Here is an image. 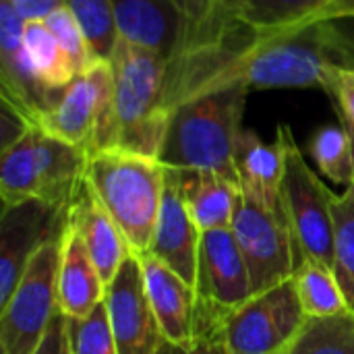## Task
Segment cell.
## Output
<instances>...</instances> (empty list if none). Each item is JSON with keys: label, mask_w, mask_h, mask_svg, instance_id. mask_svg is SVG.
<instances>
[{"label": "cell", "mask_w": 354, "mask_h": 354, "mask_svg": "<svg viewBox=\"0 0 354 354\" xmlns=\"http://www.w3.org/2000/svg\"><path fill=\"white\" fill-rule=\"evenodd\" d=\"M71 354H116L106 299L81 319L68 317Z\"/></svg>", "instance_id": "f546056e"}, {"label": "cell", "mask_w": 354, "mask_h": 354, "mask_svg": "<svg viewBox=\"0 0 354 354\" xmlns=\"http://www.w3.org/2000/svg\"><path fill=\"white\" fill-rule=\"evenodd\" d=\"M106 299V284L81 236L68 224L58 268V307L71 319L89 315Z\"/></svg>", "instance_id": "ffe728a7"}, {"label": "cell", "mask_w": 354, "mask_h": 354, "mask_svg": "<svg viewBox=\"0 0 354 354\" xmlns=\"http://www.w3.org/2000/svg\"><path fill=\"white\" fill-rule=\"evenodd\" d=\"M68 224L81 236L108 288V284L116 278L122 263L133 255V251L118 224L112 220L108 209L93 193L87 178L68 209Z\"/></svg>", "instance_id": "e0dca14e"}, {"label": "cell", "mask_w": 354, "mask_h": 354, "mask_svg": "<svg viewBox=\"0 0 354 354\" xmlns=\"http://www.w3.org/2000/svg\"><path fill=\"white\" fill-rule=\"evenodd\" d=\"M346 21L259 29L236 15L180 39L166 60L164 108L230 87L288 89L319 87L326 93L338 68L354 66V37Z\"/></svg>", "instance_id": "6da1fadb"}, {"label": "cell", "mask_w": 354, "mask_h": 354, "mask_svg": "<svg viewBox=\"0 0 354 354\" xmlns=\"http://www.w3.org/2000/svg\"><path fill=\"white\" fill-rule=\"evenodd\" d=\"M85 178L122 230L133 255L149 253L164 197L166 166L156 158L112 147L87 158Z\"/></svg>", "instance_id": "3957f363"}, {"label": "cell", "mask_w": 354, "mask_h": 354, "mask_svg": "<svg viewBox=\"0 0 354 354\" xmlns=\"http://www.w3.org/2000/svg\"><path fill=\"white\" fill-rule=\"evenodd\" d=\"M230 315L195 305L193 336L187 342L160 340L156 354H228L226 344V322Z\"/></svg>", "instance_id": "f1b7e54d"}, {"label": "cell", "mask_w": 354, "mask_h": 354, "mask_svg": "<svg viewBox=\"0 0 354 354\" xmlns=\"http://www.w3.org/2000/svg\"><path fill=\"white\" fill-rule=\"evenodd\" d=\"M174 170V168H172ZM183 199L201 232L230 228L241 197L236 183L216 172L176 170Z\"/></svg>", "instance_id": "44dd1931"}, {"label": "cell", "mask_w": 354, "mask_h": 354, "mask_svg": "<svg viewBox=\"0 0 354 354\" xmlns=\"http://www.w3.org/2000/svg\"><path fill=\"white\" fill-rule=\"evenodd\" d=\"M116 354H156L164 338L145 295L141 261L131 255L106 288Z\"/></svg>", "instance_id": "4fadbf2b"}, {"label": "cell", "mask_w": 354, "mask_h": 354, "mask_svg": "<svg viewBox=\"0 0 354 354\" xmlns=\"http://www.w3.org/2000/svg\"><path fill=\"white\" fill-rule=\"evenodd\" d=\"M307 315L292 278L255 295L226 322L228 354H284L303 330Z\"/></svg>", "instance_id": "30bf717a"}, {"label": "cell", "mask_w": 354, "mask_h": 354, "mask_svg": "<svg viewBox=\"0 0 354 354\" xmlns=\"http://www.w3.org/2000/svg\"><path fill=\"white\" fill-rule=\"evenodd\" d=\"M328 95L334 97L340 118H344L354 127V83L344 77V68L336 71Z\"/></svg>", "instance_id": "836d02e7"}, {"label": "cell", "mask_w": 354, "mask_h": 354, "mask_svg": "<svg viewBox=\"0 0 354 354\" xmlns=\"http://www.w3.org/2000/svg\"><path fill=\"white\" fill-rule=\"evenodd\" d=\"M230 228L247 263L253 297L292 278L297 255L284 214L270 212L241 193Z\"/></svg>", "instance_id": "9c48e42d"}, {"label": "cell", "mask_w": 354, "mask_h": 354, "mask_svg": "<svg viewBox=\"0 0 354 354\" xmlns=\"http://www.w3.org/2000/svg\"><path fill=\"white\" fill-rule=\"evenodd\" d=\"M326 2L336 4V6H340V8H344V10L351 15V19L354 21V0H326Z\"/></svg>", "instance_id": "d590c367"}, {"label": "cell", "mask_w": 354, "mask_h": 354, "mask_svg": "<svg viewBox=\"0 0 354 354\" xmlns=\"http://www.w3.org/2000/svg\"><path fill=\"white\" fill-rule=\"evenodd\" d=\"M33 354H71L68 342V317L58 311L52 319L41 344L33 351Z\"/></svg>", "instance_id": "d6a6232c"}, {"label": "cell", "mask_w": 354, "mask_h": 354, "mask_svg": "<svg viewBox=\"0 0 354 354\" xmlns=\"http://www.w3.org/2000/svg\"><path fill=\"white\" fill-rule=\"evenodd\" d=\"M122 39L143 46L162 58L178 48L185 21L168 0H110Z\"/></svg>", "instance_id": "d6986e66"}, {"label": "cell", "mask_w": 354, "mask_h": 354, "mask_svg": "<svg viewBox=\"0 0 354 354\" xmlns=\"http://www.w3.org/2000/svg\"><path fill=\"white\" fill-rule=\"evenodd\" d=\"M309 156L313 158L317 170L344 189L353 187L354 164L353 143L346 127L340 124H324L309 139Z\"/></svg>", "instance_id": "d4e9b609"}, {"label": "cell", "mask_w": 354, "mask_h": 354, "mask_svg": "<svg viewBox=\"0 0 354 354\" xmlns=\"http://www.w3.org/2000/svg\"><path fill=\"white\" fill-rule=\"evenodd\" d=\"M199 243L201 230L187 209L178 174L176 170L166 168L164 197L149 253L195 286Z\"/></svg>", "instance_id": "9a60e30c"}, {"label": "cell", "mask_w": 354, "mask_h": 354, "mask_svg": "<svg viewBox=\"0 0 354 354\" xmlns=\"http://www.w3.org/2000/svg\"><path fill=\"white\" fill-rule=\"evenodd\" d=\"M284 354H354V315L346 309L332 317H307Z\"/></svg>", "instance_id": "484cf974"}, {"label": "cell", "mask_w": 354, "mask_h": 354, "mask_svg": "<svg viewBox=\"0 0 354 354\" xmlns=\"http://www.w3.org/2000/svg\"><path fill=\"white\" fill-rule=\"evenodd\" d=\"M87 153L29 127L12 145L2 149L0 199L2 207L23 201H44L71 207L85 183Z\"/></svg>", "instance_id": "5b68a950"}, {"label": "cell", "mask_w": 354, "mask_h": 354, "mask_svg": "<svg viewBox=\"0 0 354 354\" xmlns=\"http://www.w3.org/2000/svg\"><path fill=\"white\" fill-rule=\"evenodd\" d=\"M195 292L197 305L226 315L253 299L249 270L232 228L201 232Z\"/></svg>", "instance_id": "7c38bea8"}, {"label": "cell", "mask_w": 354, "mask_h": 354, "mask_svg": "<svg viewBox=\"0 0 354 354\" xmlns=\"http://www.w3.org/2000/svg\"><path fill=\"white\" fill-rule=\"evenodd\" d=\"M141 261L143 284L147 301L160 324L164 338L172 342H187L193 336V319L197 292L195 286L180 278L166 263L151 253L137 255Z\"/></svg>", "instance_id": "ac0fdd59"}, {"label": "cell", "mask_w": 354, "mask_h": 354, "mask_svg": "<svg viewBox=\"0 0 354 354\" xmlns=\"http://www.w3.org/2000/svg\"><path fill=\"white\" fill-rule=\"evenodd\" d=\"M334 193L324 185L319 174L307 164L299 149L292 129H288L286 170L280 189V207L292 236L297 266L305 259H315L334 266Z\"/></svg>", "instance_id": "52a82bcc"}, {"label": "cell", "mask_w": 354, "mask_h": 354, "mask_svg": "<svg viewBox=\"0 0 354 354\" xmlns=\"http://www.w3.org/2000/svg\"><path fill=\"white\" fill-rule=\"evenodd\" d=\"M23 25L15 8L0 0V95L6 110L35 124L37 116L50 106L44 91L31 81L23 60Z\"/></svg>", "instance_id": "2e32d148"}, {"label": "cell", "mask_w": 354, "mask_h": 354, "mask_svg": "<svg viewBox=\"0 0 354 354\" xmlns=\"http://www.w3.org/2000/svg\"><path fill=\"white\" fill-rule=\"evenodd\" d=\"M44 21L50 27V31L54 33V37L58 39V44L62 46V50L66 52V56L71 58L77 75L91 71L95 64L102 62V58L95 56V52L91 50V46L83 33V29L79 27V23L75 21V17L68 12L66 6L56 8Z\"/></svg>", "instance_id": "4dcf8cb0"}, {"label": "cell", "mask_w": 354, "mask_h": 354, "mask_svg": "<svg viewBox=\"0 0 354 354\" xmlns=\"http://www.w3.org/2000/svg\"><path fill=\"white\" fill-rule=\"evenodd\" d=\"M292 284L307 317H332L348 309L334 270L322 261H301L292 274Z\"/></svg>", "instance_id": "cb8c5ba5"}, {"label": "cell", "mask_w": 354, "mask_h": 354, "mask_svg": "<svg viewBox=\"0 0 354 354\" xmlns=\"http://www.w3.org/2000/svg\"><path fill=\"white\" fill-rule=\"evenodd\" d=\"M87 156L112 149L116 141L114 79L108 60L77 75L37 116L35 124Z\"/></svg>", "instance_id": "8992f818"}, {"label": "cell", "mask_w": 354, "mask_h": 354, "mask_svg": "<svg viewBox=\"0 0 354 354\" xmlns=\"http://www.w3.org/2000/svg\"><path fill=\"white\" fill-rule=\"evenodd\" d=\"M68 209L44 201H23L2 207L0 220V307L10 299L33 255L64 234Z\"/></svg>", "instance_id": "8fae6325"}, {"label": "cell", "mask_w": 354, "mask_h": 354, "mask_svg": "<svg viewBox=\"0 0 354 354\" xmlns=\"http://www.w3.org/2000/svg\"><path fill=\"white\" fill-rule=\"evenodd\" d=\"M68 12L83 29L91 50L97 58L110 60L120 33L110 0H62Z\"/></svg>", "instance_id": "83f0119b"}, {"label": "cell", "mask_w": 354, "mask_h": 354, "mask_svg": "<svg viewBox=\"0 0 354 354\" xmlns=\"http://www.w3.org/2000/svg\"><path fill=\"white\" fill-rule=\"evenodd\" d=\"M340 122L346 127V131H348V135H351V143H353V164H354V127L351 122H346L344 118H340ZM353 187H354V178H353Z\"/></svg>", "instance_id": "8d00e7d4"}, {"label": "cell", "mask_w": 354, "mask_h": 354, "mask_svg": "<svg viewBox=\"0 0 354 354\" xmlns=\"http://www.w3.org/2000/svg\"><path fill=\"white\" fill-rule=\"evenodd\" d=\"M168 2L176 8V12L185 21L180 37L199 33L212 27L214 23L222 21L234 4V0H168Z\"/></svg>", "instance_id": "1f68e13d"}, {"label": "cell", "mask_w": 354, "mask_h": 354, "mask_svg": "<svg viewBox=\"0 0 354 354\" xmlns=\"http://www.w3.org/2000/svg\"><path fill=\"white\" fill-rule=\"evenodd\" d=\"M288 129V124H278L276 139L272 143L261 141L255 131L243 129L234 149V168L241 193L276 214H282L280 189L286 170Z\"/></svg>", "instance_id": "5bb4252c"}, {"label": "cell", "mask_w": 354, "mask_h": 354, "mask_svg": "<svg viewBox=\"0 0 354 354\" xmlns=\"http://www.w3.org/2000/svg\"><path fill=\"white\" fill-rule=\"evenodd\" d=\"M249 93L245 87H230L176 106L158 160L166 168L216 172L239 185L234 149L245 129Z\"/></svg>", "instance_id": "7a4b0ae2"}, {"label": "cell", "mask_w": 354, "mask_h": 354, "mask_svg": "<svg viewBox=\"0 0 354 354\" xmlns=\"http://www.w3.org/2000/svg\"><path fill=\"white\" fill-rule=\"evenodd\" d=\"M108 62L114 79V147L158 160L170 122L164 108L166 58L120 37Z\"/></svg>", "instance_id": "277c9868"}, {"label": "cell", "mask_w": 354, "mask_h": 354, "mask_svg": "<svg viewBox=\"0 0 354 354\" xmlns=\"http://www.w3.org/2000/svg\"><path fill=\"white\" fill-rule=\"evenodd\" d=\"M236 15L259 29L297 27L319 21H353L351 15L326 0H234Z\"/></svg>", "instance_id": "603a6c76"}, {"label": "cell", "mask_w": 354, "mask_h": 354, "mask_svg": "<svg viewBox=\"0 0 354 354\" xmlns=\"http://www.w3.org/2000/svg\"><path fill=\"white\" fill-rule=\"evenodd\" d=\"M336 241H334V274L344 295L346 307L354 315V187L332 197Z\"/></svg>", "instance_id": "4316f807"}, {"label": "cell", "mask_w": 354, "mask_h": 354, "mask_svg": "<svg viewBox=\"0 0 354 354\" xmlns=\"http://www.w3.org/2000/svg\"><path fill=\"white\" fill-rule=\"evenodd\" d=\"M23 60L31 81L44 91L50 104L77 77L71 58L46 21H27L23 25Z\"/></svg>", "instance_id": "7402d4cb"}, {"label": "cell", "mask_w": 354, "mask_h": 354, "mask_svg": "<svg viewBox=\"0 0 354 354\" xmlns=\"http://www.w3.org/2000/svg\"><path fill=\"white\" fill-rule=\"evenodd\" d=\"M62 236L46 243L25 268L10 299L0 307V354H33L58 307Z\"/></svg>", "instance_id": "ba28073f"}, {"label": "cell", "mask_w": 354, "mask_h": 354, "mask_svg": "<svg viewBox=\"0 0 354 354\" xmlns=\"http://www.w3.org/2000/svg\"><path fill=\"white\" fill-rule=\"evenodd\" d=\"M15 12L27 23V21H44L50 12L64 6L62 0H6Z\"/></svg>", "instance_id": "e575fe53"}]
</instances>
